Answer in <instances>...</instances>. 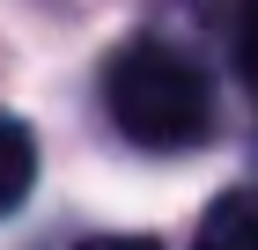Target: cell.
Returning a JSON list of instances; mask_svg holds the SVG:
<instances>
[{
  "label": "cell",
  "mask_w": 258,
  "mask_h": 250,
  "mask_svg": "<svg viewBox=\"0 0 258 250\" xmlns=\"http://www.w3.org/2000/svg\"><path fill=\"white\" fill-rule=\"evenodd\" d=\"M30 184H37V140L22 118L0 111V213H15L30 199Z\"/></svg>",
  "instance_id": "3"
},
{
  "label": "cell",
  "mask_w": 258,
  "mask_h": 250,
  "mask_svg": "<svg viewBox=\"0 0 258 250\" xmlns=\"http://www.w3.org/2000/svg\"><path fill=\"white\" fill-rule=\"evenodd\" d=\"M236 74H243V89L258 96V0L236 8Z\"/></svg>",
  "instance_id": "4"
},
{
  "label": "cell",
  "mask_w": 258,
  "mask_h": 250,
  "mask_svg": "<svg viewBox=\"0 0 258 250\" xmlns=\"http://www.w3.org/2000/svg\"><path fill=\"white\" fill-rule=\"evenodd\" d=\"M103 103H111V125L133 147H155V154L199 147L214 133V89H207V74L177 44H155V37L125 44L103 66Z\"/></svg>",
  "instance_id": "1"
},
{
  "label": "cell",
  "mask_w": 258,
  "mask_h": 250,
  "mask_svg": "<svg viewBox=\"0 0 258 250\" xmlns=\"http://www.w3.org/2000/svg\"><path fill=\"white\" fill-rule=\"evenodd\" d=\"M192 250H258V192H221L199 221Z\"/></svg>",
  "instance_id": "2"
},
{
  "label": "cell",
  "mask_w": 258,
  "mask_h": 250,
  "mask_svg": "<svg viewBox=\"0 0 258 250\" xmlns=\"http://www.w3.org/2000/svg\"><path fill=\"white\" fill-rule=\"evenodd\" d=\"M81 250H162V243H148V235H96V243H81Z\"/></svg>",
  "instance_id": "5"
}]
</instances>
